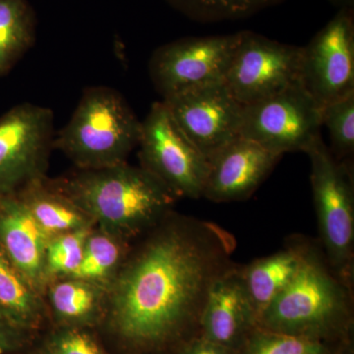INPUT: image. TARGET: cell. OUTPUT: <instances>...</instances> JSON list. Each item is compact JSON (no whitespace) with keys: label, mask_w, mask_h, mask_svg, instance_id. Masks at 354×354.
Here are the masks:
<instances>
[{"label":"cell","mask_w":354,"mask_h":354,"mask_svg":"<svg viewBox=\"0 0 354 354\" xmlns=\"http://www.w3.org/2000/svg\"><path fill=\"white\" fill-rule=\"evenodd\" d=\"M321 248L332 269L349 286L354 274V189L349 160H339L322 137L307 149Z\"/></svg>","instance_id":"5"},{"label":"cell","mask_w":354,"mask_h":354,"mask_svg":"<svg viewBox=\"0 0 354 354\" xmlns=\"http://www.w3.org/2000/svg\"><path fill=\"white\" fill-rule=\"evenodd\" d=\"M140 167L179 198L203 197L208 160L177 127L164 102H155L141 121Z\"/></svg>","instance_id":"6"},{"label":"cell","mask_w":354,"mask_h":354,"mask_svg":"<svg viewBox=\"0 0 354 354\" xmlns=\"http://www.w3.org/2000/svg\"><path fill=\"white\" fill-rule=\"evenodd\" d=\"M37 17L29 0H0V76L32 48Z\"/></svg>","instance_id":"21"},{"label":"cell","mask_w":354,"mask_h":354,"mask_svg":"<svg viewBox=\"0 0 354 354\" xmlns=\"http://www.w3.org/2000/svg\"><path fill=\"white\" fill-rule=\"evenodd\" d=\"M178 354H234V353L220 344L208 341L199 335L184 342Z\"/></svg>","instance_id":"27"},{"label":"cell","mask_w":354,"mask_h":354,"mask_svg":"<svg viewBox=\"0 0 354 354\" xmlns=\"http://www.w3.org/2000/svg\"><path fill=\"white\" fill-rule=\"evenodd\" d=\"M162 102L177 127L207 160L241 136L243 106L223 80L176 93Z\"/></svg>","instance_id":"11"},{"label":"cell","mask_w":354,"mask_h":354,"mask_svg":"<svg viewBox=\"0 0 354 354\" xmlns=\"http://www.w3.org/2000/svg\"><path fill=\"white\" fill-rule=\"evenodd\" d=\"M41 354H108L86 329L64 328L44 344Z\"/></svg>","instance_id":"26"},{"label":"cell","mask_w":354,"mask_h":354,"mask_svg":"<svg viewBox=\"0 0 354 354\" xmlns=\"http://www.w3.org/2000/svg\"><path fill=\"white\" fill-rule=\"evenodd\" d=\"M93 227L59 234L48 241L44 257L48 286L55 279L70 278L75 272L82 258L86 239Z\"/></svg>","instance_id":"23"},{"label":"cell","mask_w":354,"mask_h":354,"mask_svg":"<svg viewBox=\"0 0 354 354\" xmlns=\"http://www.w3.org/2000/svg\"><path fill=\"white\" fill-rule=\"evenodd\" d=\"M322 108L295 84L278 94L243 106L241 132L272 152H306L321 137Z\"/></svg>","instance_id":"7"},{"label":"cell","mask_w":354,"mask_h":354,"mask_svg":"<svg viewBox=\"0 0 354 354\" xmlns=\"http://www.w3.org/2000/svg\"><path fill=\"white\" fill-rule=\"evenodd\" d=\"M55 135L50 109L24 102L0 116V196L46 178Z\"/></svg>","instance_id":"8"},{"label":"cell","mask_w":354,"mask_h":354,"mask_svg":"<svg viewBox=\"0 0 354 354\" xmlns=\"http://www.w3.org/2000/svg\"><path fill=\"white\" fill-rule=\"evenodd\" d=\"M334 6L342 8H354V0H329Z\"/></svg>","instance_id":"29"},{"label":"cell","mask_w":354,"mask_h":354,"mask_svg":"<svg viewBox=\"0 0 354 354\" xmlns=\"http://www.w3.org/2000/svg\"><path fill=\"white\" fill-rule=\"evenodd\" d=\"M258 317L234 264L214 281L203 309L200 335L235 351L256 328Z\"/></svg>","instance_id":"14"},{"label":"cell","mask_w":354,"mask_h":354,"mask_svg":"<svg viewBox=\"0 0 354 354\" xmlns=\"http://www.w3.org/2000/svg\"><path fill=\"white\" fill-rule=\"evenodd\" d=\"M44 315L43 295L0 248V320L26 333L37 329Z\"/></svg>","instance_id":"18"},{"label":"cell","mask_w":354,"mask_h":354,"mask_svg":"<svg viewBox=\"0 0 354 354\" xmlns=\"http://www.w3.org/2000/svg\"><path fill=\"white\" fill-rule=\"evenodd\" d=\"M141 121L118 91L106 86L86 88L66 125L55 135L59 150L77 169H97L127 162L138 146Z\"/></svg>","instance_id":"4"},{"label":"cell","mask_w":354,"mask_h":354,"mask_svg":"<svg viewBox=\"0 0 354 354\" xmlns=\"http://www.w3.org/2000/svg\"><path fill=\"white\" fill-rule=\"evenodd\" d=\"M130 250L108 288L106 315L123 344L153 351L199 328L209 288L234 264V235L169 213Z\"/></svg>","instance_id":"1"},{"label":"cell","mask_w":354,"mask_h":354,"mask_svg":"<svg viewBox=\"0 0 354 354\" xmlns=\"http://www.w3.org/2000/svg\"><path fill=\"white\" fill-rule=\"evenodd\" d=\"M48 304L60 327L87 329L106 315L108 290L84 279H58L46 286Z\"/></svg>","instance_id":"16"},{"label":"cell","mask_w":354,"mask_h":354,"mask_svg":"<svg viewBox=\"0 0 354 354\" xmlns=\"http://www.w3.org/2000/svg\"><path fill=\"white\" fill-rule=\"evenodd\" d=\"M304 241L297 237L283 250L241 268L242 279L258 320L297 274L304 252Z\"/></svg>","instance_id":"17"},{"label":"cell","mask_w":354,"mask_h":354,"mask_svg":"<svg viewBox=\"0 0 354 354\" xmlns=\"http://www.w3.org/2000/svg\"><path fill=\"white\" fill-rule=\"evenodd\" d=\"M322 127L329 131L333 155L349 160L354 152V93L322 108Z\"/></svg>","instance_id":"25"},{"label":"cell","mask_w":354,"mask_h":354,"mask_svg":"<svg viewBox=\"0 0 354 354\" xmlns=\"http://www.w3.org/2000/svg\"><path fill=\"white\" fill-rule=\"evenodd\" d=\"M129 251V241L95 225L86 239L80 264L70 278L84 279L108 290Z\"/></svg>","instance_id":"20"},{"label":"cell","mask_w":354,"mask_h":354,"mask_svg":"<svg viewBox=\"0 0 354 354\" xmlns=\"http://www.w3.org/2000/svg\"><path fill=\"white\" fill-rule=\"evenodd\" d=\"M25 333L14 329L0 320V354L14 353L24 346Z\"/></svg>","instance_id":"28"},{"label":"cell","mask_w":354,"mask_h":354,"mask_svg":"<svg viewBox=\"0 0 354 354\" xmlns=\"http://www.w3.org/2000/svg\"><path fill=\"white\" fill-rule=\"evenodd\" d=\"M239 34L223 82L239 104L248 106L299 83L301 46L252 32Z\"/></svg>","instance_id":"9"},{"label":"cell","mask_w":354,"mask_h":354,"mask_svg":"<svg viewBox=\"0 0 354 354\" xmlns=\"http://www.w3.org/2000/svg\"><path fill=\"white\" fill-rule=\"evenodd\" d=\"M335 344L257 327L234 354H337Z\"/></svg>","instance_id":"22"},{"label":"cell","mask_w":354,"mask_h":354,"mask_svg":"<svg viewBox=\"0 0 354 354\" xmlns=\"http://www.w3.org/2000/svg\"><path fill=\"white\" fill-rule=\"evenodd\" d=\"M48 241L19 195L0 196V248L43 295L48 286L44 274Z\"/></svg>","instance_id":"15"},{"label":"cell","mask_w":354,"mask_h":354,"mask_svg":"<svg viewBox=\"0 0 354 354\" xmlns=\"http://www.w3.org/2000/svg\"><path fill=\"white\" fill-rule=\"evenodd\" d=\"M353 286L332 269L320 245L304 241L297 274L258 320L272 332L342 341L351 330Z\"/></svg>","instance_id":"3"},{"label":"cell","mask_w":354,"mask_h":354,"mask_svg":"<svg viewBox=\"0 0 354 354\" xmlns=\"http://www.w3.org/2000/svg\"><path fill=\"white\" fill-rule=\"evenodd\" d=\"M281 157L252 140L236 137L209 158L203 197L218 203L247 199Z\"/></svg>","instance_id":"13"},{"label":"cell","mask_w":354,"mask_h":354,"mask_svg":"<svg viewBox=\"0 0 354 354\" xmlns=\"http://www.w3.org/2000/svg\"><path fill=\"white\" fill-rule=\"evenodd\" d=\"M16 194L27 205L48 241L59 234L95 225L75 203L48 185L46 178L29 184Z\"/></svg>","instance_id":"19"},{"label":"cell","mask_w":354,"mask_h":354,"mask_svg":"<svg viewBox=\"0 0 354 354\" xmlns=\"http://www.w3.org/2000/svg\"><path fill=\"white\" fill-rule=\"evenodd\" d=\"M46 183L85 212L95 227L122 239L138 236L172 212L177 197L141 167L81 169Z\"/></svg>","instance_id":"2"},{"label":"cell","mask_w":354,"mask_h":354,"mask_svg":"<svg viewBox=\"0 0 354 354\" xmlns=\"http://www.w3.org/2000/svg\"><path fill=\"white\" fill-rule=\"evenodd\" d=\"M299 83L321 108L353 94V9H339L309 44L301 46Z\"/></svg>","instance_id":"10"},{"label":"cell","mask_w":354,"mask_h":354,"mask_svg":"<svg viewBox=\"0 0 354 354\" xmlns=\"http://www.w3.org/2000/svg\"><path fill=\"white\" fill-rule=\"evenodd\" d=\"M193 19L221 21L247 17L281 0H165Z\"/></svg>","instance_id":"24"},{"label":"cell","mask_w":354,"mask_h":354,"mask_svg":"<svg viewBox=\"0 0 354 354\" xmlns=\"http://www.w3.org/2000/svg\"><path fill=\"white\" fill-rule=\"evenodd\" d=\"M239 34L181 39L160 46L150 60V75L162 97L218 82L225 72Z\"/></svg>","instance_id":"12"}]
</instances>
